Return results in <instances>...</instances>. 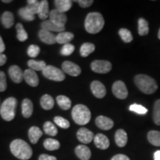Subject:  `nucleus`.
<instances>
[{"label":"nucleus","mask_w":160,"mask_h":160,"mask_svg":"<svg viewBox=\"0 0 160 160\" xmlns=\"http://www.w3.org/2000/svg\"><path fill=\"white\" fill-rule=\"evenodd\" d=\"M10 149L12 154L22 160L30 159L33 155V151L28 144L22 139H17L11 142Z\"/></svg>","instance_id":"obj_1"},{"label":"nucleus","mask_w":160,"mask_h":160,"mask_svg":"<svg viewBox=\"0 0 160 160\" xmlns=\"http://www.w3.org/2000/svg\"><path fill=\"white\" fill-rule=\"evenodd\" d=\"M105 20L102 15L98 12L89 13L85 18V28L88 33L96 34L102 30Z\"/></svg>","instance_id":"obj_2"},{"label":"nucleus","mask_w":160,"mask_h":160,"mask_svg":"<svg viewBox=\"0 0 160 160\" xmlns=\"http://www.w3.org/2000/svg\"><path fill=\"white\" fill-rule=\"evenodd\" d=\"M134 82L137 88L145 94H152L158 89L154 79L146 74H138L134 77Z\"/></svg>","instance_id":"obj_3"},{"label":"nucleus","mask_w":160,"mask_h":160,"mask_svg":"<svg viewBox=\"0 0 160 160\" xmlns=\"http://www.w3.org/2000/svg\"><path fill=\"white\" fill-rule=\"evenodd\" d=\"M71 115L73 121L79 125H87L91 119V113L89 108L82 104H79L73 107Z\"/></svg>","instance_id":"obj_4"},{"label":"nucleus","mask_w":160,"mask_h":160,"mask_svg":"<svg viewBox=\"0 0 160 160\" xmlns=\"http://www.w3.org/2000/svg\"><path fill=\"white\" fill-rule=\"evenodd\" d=\"M17 105V100L14 97L7 98L2 103L0 114L5 121L10 122L15 117V110Z\"/></svg>","instance_id":"obj_5"},{"label":"nucleus","mask_w":160,"mask_h":160,"mask_svg":"<svg viewBox=\"0 0 160 160\" xmlns=\"http://www.w3.org/2000/svg\"><path fill=\"white\" fill-rule=\"evenodd\" d=\"M44 77L50 80L56 82H62L65 79L64 72L58 68L53 65H47L42 71Z\"/></svg>","instance_id":"obj_6"},{"label":"nucleus","mask_w":160,"mask_h":160,"mask_svg":"<svg viewBox=\"0 0 160 160\" xmlns=\"http://www.w3.org/2000/svg\"><path fill=\"white\" fill-rule=\"evenodd\" d=\"M91 70L97 73H107L111 71V63L106 60H95L91 64Z\"/></svg>","instance_id":"obj_7"},{"label":"nucleus","mask_w":160,"mask_h":160,"mask_svg":"<svg viewBox=\"0 0 160 160\" xmlns=\"http://www.w3.org/2000/svg\"><path fill=\"white\" fill-rule=\"evenodd\" d=\"M112 92L113 95L119 99H125L128 95V91L125 84L120 80H118L113 83L112 86Z\"/></svg>","instance_id":"obj_8"},{"label":"nucleus","mask_w":160,"mask_h":160,"mask_svg":"<svg viewBox=\"0 0 160 160\" xmlns=\"http://www.w3.org/2000/svg\"><path fill=\"white\" fill-rule=\"evenodd\" d=\"M50 20L59 27H65L67 22V16L65 13L58 11L57 9H53L50 11Z\"/></svg>","instance_id":"obj_9"},{"label":"nucleus","mask_w":160,"mask_h":160,"mask_svg":"<svg viewBox=\"0 0 160 160\" xmlns=\"http://www.w3.org/2000/svg\"><path fill=\"white\" fill-rule=\"evenodd\" d=\"M62 68L63 70V72L71 77H78L79 74H81L82 72V70L79 65L70 61L64 62L62 65Z\"/></svg>","instance_id":"obj_10"},{"label":"nucleus","mask_w":160,"mask_h":160,"mask_svg":"<svg viewBox=\"0 0 160 160\" xmlns=\"http://www.w3.org/2000/svg\"><path fill=\"white\" fill-rule=\"evenodd\" d=\"M91 90L92 93L98 99H102L105 97L106 93H107L105 86L101 82L97 81V80L92 82L91 84Z\"/></svg>","instance_id":"obj_11"},{"label":"nucleus","mask_w":160,"mask_h":160,"mask_svg":"<svg viewBox=\"0 0 160 160\" xmlns=\"http://www.w3.org/2000/svg\"><path fill=\"white\" fill-rule=\"evenodd\" d=\"M77 137L80 142L88 144L94 139V134L86 128H81L77 133Z\"/></svg>","instance_id":"obj_12"},{"label":"nucleus","mask_w":160,"mask_h":160,"mask_svg":"<svg viewBox=\"0 0 160 160\" xmlns=\"http://www.w3.org/2000/svg\"><path fill=\"white\" fill-rule=\"evenodd\" d=\"M95 122L97 127L103 131H108L111 129L114 125L113 120L105 116H99L96 119Z\"/></svg>","instance_id":"obj_13"},{"label":"nucleus","mask_w":160,"mask_h":160,"mask_svg":"<svg viewBox=\"0 0 160 160\" xmlns=\"http://www.w3.org/2000/svg\"><path fill=\"white\" fill-rule=\"evenodd\" d=\"M24 80L31 87H37L39 85V77L36 72L32 69H27L24 71Z\"/></svg>","instance_id":"obj_14"},{"label":"nucleus","mask_w":160,"mask_h":160,"mask_svg":"<svg viewBox=\"0 0 160 160\" xmlns=\"http://www.w3.org/2000/svg\"><path fill=\"white\" fill-rule=\"evenodd\" d=\"M40 40L48 45H53L57 42V36L52 32L41 29L38 33Z\"/></svg>","instance_id":"obj_15"},{"label":"nucleus","mask_w":160,"mask_h":160,"mask_svg":"<svg viewBox=\"0 0 160 160\" xmlns=\"http://www.w3.org/2000/svg\"><path fill=\"white\" fill-rule=\"evenodd\" d=\"M8 73L12 81L15 83H20L24 79V73L19 66L12 65L9 68Z\"/></svg>","instance_id":"obj_16"},{"label":"nucleus","mask_w":160,"mask_h":160,"mask_svg":"<svg viewBox=\"0 0 160 160\" xmlns=\"http://www.w3.org/2000/svg\"><path fill=\"white\" fill-rule=\"evenodd\" d=\"M75 153L81 160H89L91 157V150L85 145H77L75 148Z\"/></svg>","instance_id":"obj_17"},{"label":"nucleus","mask_w":160,"mask_h":160,"mask_svg":"<svg viewBox=\"0 0 160 160\" xmlns=\"http://www.w3.org/2000/svg\"><path fill=\"white\" fill-rule=\"evenodd\" d=\"M95 145L101 150H106L109 148L110 141L108 138L102 133H97L93 139Z\"/></svg>","instance_id":"obj_18"},{"label":"nucleus","mask_w":160,"mask_h":160,"mask_svg":"<svg viewBox=\"0 0 160 160\" xmlns=\"http://www.w3.org/2000/svg\"><path fill=\"white\" fill-rule=\"evenodd\" d=\"M33 105L31 100L29 99H23L22 102V113L25 118H30L33 114Z\"/></svg>","instance_id":"obj_19"},{"label":"nucleus","mask_w":160,"mask_h":160,"mask_svg":"<svg viewBox=\"0 0 160 160\" xmlns=\"http://www.w3.org/2000/svg\"><path fill=\"white\" fill-rule=\"evenodd\" d=\"M41 28L42 29L46 30V31H48L50 32H59V33L63 32L65 29V27H59L50 19L43 21L41 24Z\"/></svg>","instance_id":"obj_20"},{"label":"nucleus","mask_w":160,"mask_h":160,"mask_svg":"<svg viewBox=\"0 0 160 160\" xmlns=\"http://www.w3.org/2000/svg\"><path fill=\"white\" fill-rule=\"evenodd\" d=\"M116 144L120 148H123L128 142L127 133L123 129L117 130L115 133Z\"/></svg>","instance_id":"obj_21"},{"label":"nucleus","mask_w":160,"mask_h":160,"mask_svg":"<svg viewBox=\"0 0 160 160\" xmlns=\"http://www.w3.org/2000/svg\"><path fill=\"white\" fill-rule=\"evenodd\" d=\"M42 136V131L37 126L30 128L28 131V137L32 144H37L39 139Z\"/></svg>","instance_id":"obj_22"},{"label":"nucleus","mask_w":160,"mask_h":160,"mask_svg":"<svg viewBox=\"0 0 160 160\" xmlns=\"http://www.w3.org/2000/svg\"><path fill=\"white\" fill-rule=\"evenodd\" d=\"M50 11H49V4L47 0H43L40 2L39 11H38V16L39 19L42 20H46L48 17H49Z\"/></svg>","instance_id":"obj_23"},{"label":"nucleus","mask_w":160,"mask_h":160,"mask_svg":"<svg viewBox=\"0 0 160 160\" xmlns=\"http://www.w3.org/2000/svg\"><path fill=\"white\" fill-rule=\"evenodd\" d=\"M2 23L5 28H11L14 24V16L10 11H5L2 16Z\"/></svg>","instance_id":"obj_24"},{"label":"nucleus","mask_w":160,"mask_h":160,"mask_svg":"<svg viewBox=\"0 0 160 160\" xmlns=\"http://www.w3.org/2000/svg\"><path fill=\"white\" fill-rule=\"evenodd\" d=\"M72 2H73L71 0H55L54 5L58 11L65 13L71 8Z\"/></svg>","instance_id":"obj_25"},{"label":"nucleus","mask_w":160,"mask_h":160,"mask_svg":"<svg viewBox=\"0 0 160 160\" xmlns=\"http://www.w3.org/2000/svg\"><path fill=\"white\" fill-rule=\"evenodd\" d=\"M40 105L44 110L48 111V110H51L54 106V100L51 96L45 94L40 99Z\"/></svg>","instance_id":"obj_26"},{"label":"nucleus","mask_w":160,"mask_h":160,"mask_svg":"<svg viewBox=\"0 0 160 160\" xmlns=\"http://www.w3.org/2000/svg\"><path fill=\"white\" fill-rule=\"evenodd\" d=\"M74 38V35L73 33H71V32H61L59 33L57 36V42L59 44H65L69 43L71 40H73Z\"/></svg>","instance_id":"obj_27"},{"label":"nucleus","mask_w":160,"mask_h":160,"mask_svg":"<svg viewBox=\"0 0 160 160\" xmlns=\"http://www.w3.org/2000/svg\"><path fill=\"white\" fill-rule=\"evenodd\" d=\"M138 33L140 36H145L149 33L148 22L144 18H139L138 20Z\"/></svg>","instance_id":"obj_28"},{"label":"nucleus","mask_w":160,"mask_h":160,"mask_svg":"<svg viewBox=\"0 0 160 160\" xmlns=\"http://www.w3.org/2000/svg\"><path fill=\"white\" fill-rule=\"evenodd\" d=\"M148 140L151 145L160 147V131H151L148 133Z\"/></svg>","instance_id":"obj_29"},{"label":"nucleus","mask_w":160,"mask_h":160,"mask_svg":"<svg viewBox=\"0 0 160 160\" xmlns=\"http://www.w3.org/2000/svg\"><path fill=\"white\" fill-rule=\"evenodd\" d=\"M95 45L93 43H84L80 48V54H81L82 57H87L95 51Z\"/></svg>","instance_id":"obj_30"},{"label":"nucleus","mask_w":160,"mask_h":160,"mask_svg":"<svg viewBox=\"0 0 160 160\" xmlns=\"http://www.w3.org/2000/svg\"><path fill=\"white\" fill-rule=\"evenodd\" d=\"M57 102L58 105L62 110L67 111L69 110L71 107V101L68 97H65V96L60 95L57 97Z\"/></svg>","instance_id":"obj_31"},{"label":"nucleus","mask_w":160,"mask_h":160,"mask_svg":"<svg viewBox=\"0 0 160 160\" xmlns=\"http://www.w3.org/2000/svg\"><path fill=\"white\" fill-rule=\"evenodd\" d=\"M44 147L48 151H56L60 148V143L57 139L48 138L44 141Z\"/></svg>","instance_id":"obj_32"},{"label":"nucleus","mask_w":160,"mask_h":160,"mask_svg":"<svg viewBox=\"0 0 160 160\" xmlns=\"http://www.w3.org/2000/svg\"><path fill=\"white\" fill-rule=\"evenodd\" d=\"M28 65L30 68V69L33 70V71H42L45 68L46 65L45 62L44 61H37L34 59H31L28 62Z\"/></svg>","instance_id":"obj_33"},{"label":"nucleus","mask_w":160,"mask_h":160,"mask_svg":"<svg viewBox=\"0 0 160 160\" xmlns=\"http://www.w3.org/2000/svg\"><path fill=\"white\" fill-rule=\"evenodd\" d=\"M43 129L46 134L51 136V137H55L58 133V130L57 127L51 122H45V123L43 125Z\"/></svg>","instance_id":"obj_34"},{"label":"nucleus","mask_w":160,"mask_h":160,"mask_svg":"<svg viewBox=\"0 0 160 160\" xmlns=\"http://www.w3.org/2000/svg\"><path fill=\"white\" fill-rule=\"evenodd\" d=\"M19 15L22 19L25 20V21L31 22L35 19V15L33 14L27 7L20 8L19 10Z\"/></svg>","instance_id":"obj_35"},{"label":"nucleus","mask_w":160,"mask_h":160,"mask_svg":"<svg viewBox=\"0 0 160 160\" xmlns=\"http://www.w3.org/2000/svg\"><path fill=\"white\" fill-rule=\"evenodd\" d=\"M16 29H17V37L19 41L20 42H25L28 39V33L24 28L22 24V23H18L17 25H16Z\"/></svg>","instance_id":"obj_36"},{"label":"nucleus","mask_w":160,"mask_h":160,"mask_svg":"<svg viewBox=\"0 0 160 160\" xmlns=\"http://www.w3.org/2000/svg\"><path fill=\"white\" fill-rule=\"evenodd\" d=\"M119 34L121 37V39H122V41L125 43H129L133 41V37L132 35L131 32L128 30L127 28H121L119 31Z\"/></svg>","instance_id":"obj_37"},{"label":"nucleus","mask_w":160,"mask_h":160,"mask_svg":"<svg viewBox=\"0 0 160 160\" xmlns=\"http://www.w3.org/2000/svg\"><path fill=\"white\" fill-rule=\"evenodd\" d=\"M153 119L157 125H160V99L155 102L153 105Z\"/></svg>","instance_id":"obj_38"},{"label":"nucleus","mask_w":160,"mask_h":160,"mask_svg":"<svg viewBox=\"0 0 160 160\" xmlns=\"http://www.w3.org/2000/svg\"><path fill=\"white\" fill-rule=\"evenodd\" d=\"M53 121L56 125H57L59 127L62 128L63 129H67L70 127V122L68 120H67L65 118L62 117H56L53 119Z\"/></svg>","instance_id":"obj_39"},{"label":"nucleus","mask_w":160,"mask_h":160,"mask_svg":"<svg viewBox=\"0 0 160 160\" xmlns=\"http://www.w3.org/2000/svg\"><path fill=\"white\" fill-rule=\"evenodd\" d=\"M75 50V47L71 43L65 44V45H63V47L61 49V54L62 56H65V57H68V56L71 55L72 53H73Z\"/></svg>","instance_id":"obj_40"},{"label":"nucleus","mask_w":160,"mask_h":160,"mask_svg":"<svg viewBox=\"0 0 160 160\" xmlns=\"http://www.w3.org/2000/svg\"><path fill=\"white\" fill-rule=\"evenodd\" d=\"M129 110L131 111H133L138 114H145L148 112V109L145 108L142 105H137V104H133L130 106Z\"/></svg>","instance_id":"obj_41"},{"label":"nucleus","mask_w":160,"mask_h":160,"mask_svg":"<svg viewBox=\"0 0 160 160\" xmlns=\"http://www.w3.org/2000/svg\"><path fill=\"white\" fill-rule=\"evenodd\" d=\"M40 53V48L38 45H31L28 48V55L30 57L35 58L37 57Z\"/></svg>","instance_id":"obj_42"},{"label":"nucleus","mask_w":160,"mask_h":160,"mask_svg":"<svg viewBox=\"0 0 160 160\" xmlns=\"http://www.w3.org/2000/svg\"><path fill=\"white\" fill-rule=\"evenodd\" d=\"M7 89V79L5 73L3 71H0V92L5 91Z\"/></svg>","instance_id":"obj_43"},{"label":"nucleus","mask_w":160,"mask_h":160,"mask_svg":"<svg viewBox=\"0 0 160 160\" xmlns=\"http://www.w3.org/2000/svg\"><path fill=\"white\" fill-rule=\"evenodd\" d=\"M39 2H37L34 4H28L27 8H28L30 11L33 14H38V11H39Z\"/></svg>","instance_id":"obj_44"},{"label":"nucleus","mask_w":160,"mask_h":160,"mask_svg":"<svg viewBox=\"0 0 160 160\" xmlns=\"http://www.w3.org/2000/svg\"><path fill=\"white\" fill-rule=\"evenodd\" d=\"M76 2L79 3L80 7L83 8L90 7L93 3V0H78V1Z\"/></svg>","instance_id":"obj_45"},{"label":"nucleus","mask_w":160,"mask_h":160,"mask_svg":"<svg viewBox=\"0 0 160 160\" xmlns=\"http://www.w3.org/2000/svg\"><path fill=\"white\" fill-rule=\"evenodd\" d=\"M111 160H131L128 157L124 154H117L111 158Z\"/></svg>","instance_id":"obj_46"},{"label":"nucleus","mask_w":160,"mask_h":160,"mask_svg":"<svg viewBox=\"0 0 160 160\" xmlns=\"http://www.w3.org/2000/svg\"><path fill=\"white\" fill-rule=\"evenodd\" d=\"M39 160H57V158L53 156L48 154H41L39 157Z\"/></svg>","instance_id":"obj_47"},{"label":"nucleus","mask_w":160,"mask_h":160,"mask_svg":"<svg viewBox=\"0 0 160 160\" xmlns=\"http://www.w3.org/2000/svg\"><path fill=\"white\" fill-rule=\"evenodd\" d=\"M7 62V57L3 53H0V66L5 65Z\"/></svg>","instance_id":"obj_48"},{"label":"nucleus","mask_w":160,"mask_h":160,"mask_svg":"<svg viewBox=\"0 0 160 160\" xmlns=\"http://www.w3.org/2000/svg\"><path fill=\"white\" fill-rule=\"evenodd\" d=\"M5 50V45L4 43L2 38L0 36V53H2Z\"/></svg>","instance_id":"obj_49"},{"label":"nucleus","mask_w":160,"mask_h":160,"mask_svg":"<svg viewBox=\"0 0 160 160\" xmlns=\"http://www.w3.org/2000/svg\"><path fill=\"white\" fill-rule=\"evenodd\" d=\"M153 158H154V160H160V150L155 152L153 154Z\"/></svg>","instance_id":"obj_50"},{"label":"nucleus","mask_w":160,"mask_h":160,"mask_svg":"<svg viewBox=\"0 0 160 160\" xmlns=\"http://www.w3.org/2000/svg\"><path fill=\"white\" fill-rule=\"evenodd\" d=\"M37 0H28V4H34L37 2Z\"/></svg>","instance_id":"obj_51"},{"label":"nucleus","mask_w":160,"mask_h":160,"mask_svg":"<svg viewBox=\"0 0 160 160\" xmlns=\"http://www.w3.org/2000/svg\"><path fill=\"white\" fill-rule=\"evenodd\" d=\"M11 0H2V2L4 3H10L11 2Z\"/></svg>","instance_id":"obj_52"},{"label":"nucleus","mask_w":160,"mask_h":160,"mask_svg":"<svg viewBox=\"0 0 160 160\" xmlns=\"http://www.w3.org/2000/svg\"><path fill=\"white\" fill-rule=\"evenodd\" d=\"M158 37H159V39H160V28L159 30V33H158Z\"/></svg>","instance_id":"obj_53"},{"label":"nucleus","mask_w":160,"mask_h":160,"mask_svg":"<svg viewBox=\"0 0 160 160\" xmlns=\"http://www.w3.org/2000/svg\"><path fill=\"white\" fill-rule=\"evenodd\" d=\"M1 105L2 104H1V102H0V108H1Z\"/></svg>","instance_id":"obj_54"}]
</instances>
